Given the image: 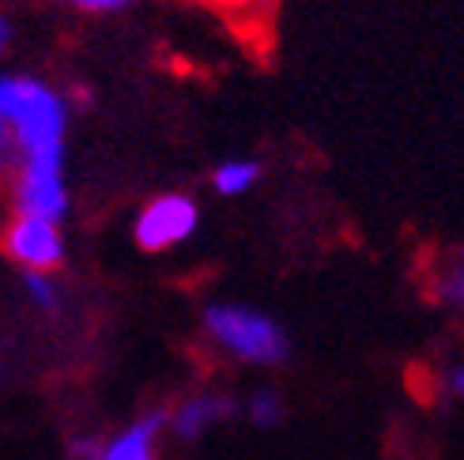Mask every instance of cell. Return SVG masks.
<instances>
[{"mask_svg":"<svg viewBox=\"0 0 464 460\" xmlns=\"http://www.w3.org/2000/svg\"><path fill=\"white\" fill-rule=\"evenodd\" d=\"M159 416L129 426L121 438H113L102 453V460H155V434H159Z\"/></svg>","mask_w":464,"mask_h":460,"instance_id":"52a82bcc","label":"cell"},{"mask_svg":"<svg viewBox=\"0 0 464 460\" xmlns=\"http://www.w3.org/2000/svg\"><path fill=\"white\" fill-rule=\"evenodd\" d=\"M464 272H460V261L450 268V275H446V302L450 306H460V298H464Z\"/></svg>","mask_w":464,"mask_h":460,"instance_id":"4fadbf2b","label":"cell"},{"mask_svg":"<svg viewBox=\"0 0 464 460\" xmlns=\"http://www.w3.org/2000/svg\"><path fill=\"white\" fill-rule=\"evenodd\" d=\"M257 177H261V167L253 163V158H230V163H223L219 170H216V189L223 193V196H242V193H249L253 186H257Z\"/></svg>","mask_w":464,"mask_h":460,"instance_id":"ba28073f","label":"cell"},{"mask_svg":"<svg viewBox=\"0 0 464 460\" xmlns=\"http://www.w3.org/2000/svg\"><path fill=\"white\" fill-rule=\"evenodd\" d=\"M8 38H12V27H8V19L0 15V53L8 50Z\"/></svg>","mask_w":464,"mask_h":460,"instance_id":"5bb4252c","label":"cell"},{"mask_svg":"<svg viewBox=\"0 0 464 460\" xmlns=\"http://www.w3.org/2000/svg\"><path fill=\"white\" fill-rule=\"evenodd\" d=\"M72 8L80 12H95V15H106V12H121L129 5H136V0H68Z\"/></svg>","mask_w":464,"mask_h":460,"instance_id":"8fae6325","label":"cell"},{"mask_svg":"<svg viewBox=\"0 0 464 460\" xmlns=\"http://www.w3.org/2000/svg\"><path fill=\"white\" fill-rule=\"evenodd\" d=\"M27 294L34 298V306L42 310H57V287L45 272H27Z\"/></svg>","mask_w":464,"mask_h":460,"instance_id":"9c48e42d","label":"cell"},{"mask_svg":"<svg viewBox=\"0 0 464 460\" xmlns=\"http://www.w3.org/2000/svg\"><path fill=\"white\" fill-rule=\"evenodd\" d=\"M208 332L216 336L223 351H230L242 362L276 366L287 359V336L272 317L246 310V306H212L208 310Z\"/></svg>","mask_w":464,"mask_h":460,"instance_id":"7a4b0ae2","label":"cell"},{"mask_svg":"<svg viewBox=\"0 0 464 460\" xmlns=\"http://www.w3.org/2000/svg\"><path fill=\"white\" fill-rule=\"evenodd\" d=\"M5 249H8V257L27 272H53L64 261V238H61L57 223L34 219V216H19L8 226Z\"/></svg>","mask_w":464,"mask_h":460,"instance_id":"277c9868","label":"cell"},{"mask_svg":"<svg viewBox=\"0 0 464 460\" xmlns=\"http://www.w3.org/2000/svg\"><path fill=\"white\" fill-rule=\"evenodd\" d=\"M5 140H8V125L0 121V148H5Z\"/></svg>","mask_w":464,"mask_h":460,"instance_id":"9a60e30c","label":"cell"},{"mask_svg":"<svg viewBox=\"0 0 464 460\" xmlns=\"http://www.w3.org/2000/svg\"><path fill=\"white\" fill-rule=\"evenodd\" d=\"M227 411H230V404H227L223 397H197V400H189V404L178 407L174 430L181 434V438H197V434H204L212 423L227 419Z\"/></svg>","mask_w":464,"mask_h":460,"instance_id":"8992f818","label":"cell"},{"mask_svg":"<svg viewBox=\"0 0 464 460\" xmlns=\"http://www.w3.org/2000/svg\"><path fill=\"white\" fill-rule=\"evenodd\" d=\"M197 204L181 193H167V196H155L148 208L136 219L132 235L136 245L148 249V253H167L174 245H181L185 238L197 230Z\"/></svg>","mask_w":464,"mask_h":460,"instance_id":"3957f363","label":"cell"},{"mask_svg":"<svg viewBox=\"0 0 464 460\" xmlns=\"http://www.w3.org/2000/svg\"><path fill=\"white\" fill-rule=\"evenodd\" d=\"M249 411H253V423L257 426H276L280 423V397L276 393H257L253 404H249Z\"/></svg>","mask_w":464,"mask_h":460,"instance_id":"30bf717a","label":"cell"},{"mask_svg":"<svg viewBox=\"0 0 464 460\" xmlns=\"http://www.w3.org/2000/svg\"><path fill=\"white\" fill-rule=\"evenodd\" d=\"M0 121L12 129L23 151V167L61 170L68 106L53 87L27 76H0Z\"/></svg>","mask_w":464,"mask_h":460,"instance_id":"6da1fadb","label":"cell"},{"mask_svg":"<svg viewBox=\"0 0 464 460\" xmlns=\"http://www.w3.org/2000/svg\"><path fill=\"white\" fill-rule=\"evenodd\" d=\"M15 200H19V216L61 223L64 212H68V193H64L61 170H53V167H23Z\"/></svg>","mask_w":464,"mask_h":460,"instance_id":"5b68a950","label":"cell"},{"mask_svg":"<svg viewBox=\"0 0 464 460\" xmlns=\"http://www.w3.org/2000/svg\"><path fill=\"white\" fill-rule=\"evenodd\" d=\"M204 8H216V12H227V15H242V12H253L265 0H197Z\"/></svg>","mask_w":464,"mask_h":460,"instance_id":"7c38bea8","label":"cell"}]
</instances>
